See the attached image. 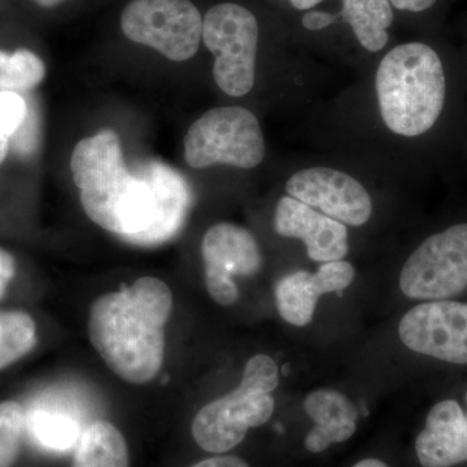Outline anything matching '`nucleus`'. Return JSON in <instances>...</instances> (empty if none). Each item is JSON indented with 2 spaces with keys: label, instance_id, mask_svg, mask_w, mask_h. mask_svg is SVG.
Here are the masks:
<instances>
[{
  "label": "nucleus",
  "instance_id": "f257e3e1",
  "mask_svg": "<svg viewBox=\"0 0 467 467\" xmlns=\"http://www.w3.org/2000/svg\"><path fill=\"white\" fill-rule=\"evenodd\" d=\"M70 171L86 216L129 244H164L186 223L192 196L182 177L160 162L129 168L110 129L76 144Z\"/></svg>",
  "mask_w": 467,
  "mask_h": 467
},
{
  "label": "nucleus",
  "instance_id": "f03ea898",
  "mask_svg": "<svg viewBox=\"0 0 467 467\" xmlns=\"http://www.w3.org/2000/svg\"><path fill=\"white\" fill-rule=\"evenodd\" d=\"M173 294L161 279L143 276L95 300L88 337L113 374L131 384L150 382L165 358V328Z\"/></svg>",
  "mask_w": 467,
  "mask_h": 467
},
{
  "label": "nucleus",
  "instance_id": "7ed1b4c3",
  "mask_svg": "<svg viewBox=\"0 0 467 467\" xmlns=\"http://www.w3.org/2000/svg\"><path fill=\"white\" fill-rule=\"evenodd\" d=\"M448 72L441 50L427 42L402 43L387 52L376 76L384 125L399 137L420 138L432 133L447 113Z\"/></svg>",
  "mask_w": 467,
  "mask_h": 467
},
{
  "label": "nucleus",
  "instance_id": "20e7f679",
  "mask_svg": "<svg viewBox=\"0 0 467 467\" xmlns=\"http://www.w3.org/2000/svg\"><path fill=\"white\" fill-rule=\"evenodd\" d=\"M279 384V368L270 356L248 359L242 382L234 391L209 402L192 420L196 444L209 453H226L238 447L250 429L265 425L275 413L272 396Z\"/></svg>",
  "mask_w": 467,
  "mask_h": 467
},
{
  "label": "nucleus",
  "instance_id": "39448f33",
  "mask_svg": "<svg viewBox=\"0 0 467 467\" xmlns=\"http://www.w3.org/2000/svg\"><path fill=\"white\" fill-rule=\"evenodd\" d=\"M265 152L259 119L238 106L207 110L184 137V160L192 169L223 164L248 171L259 167Z\"/></svg>",
  "mask_w": 467,
  "mask_h": 467
},
{
  "label": "nucleus",
  "instance_id": "423d86ee",
  "mask_svg": "<svg viewBox=\"0 0 467 467\" xmlns=\"http://www.w3.org/2000/svg\"><path fill=\"white\" fill-rule=\"evenodd\" d=\"M259 38L256 16L241 5L221 3L202 17V41L214 57V81L229 97H244L254 88Z\"/></svg>",
  "mask_w": 467,
  "mask_h": 467
},
{
  "label": "nucleus",
  "instance_id": "0eeeda50",
  "mask_svg": "<svg viewBox=\"0 0 467 467\" xmlns=\"http://www.w3.org/2000/svg\"><path fill=\"white\" fill-rule=\"evenodd\" d=\"M399 285L409 299L425 301L467 290V221L423 239L402 265Z\"/></svg>",
  "mask_w": 467,
  "mask_h": 467
},
{
  "label": "nucleus",
  "instance_id": "6e6552de",
  "mask_svg": "<svg viewBox=\"0 0 467 467\" xmlns=\"http://www.w3.org/2000/svg\"><path fill=\"white\" fill-rule=\"evenodd\" d=\"M121 30L169 60L186 61L201 46L202 17L190 0H131L122 11Z\"/></svg>",
  "mask_w": 467,
  "mask_h": 467
},
{
  "label": "nucleus",
  "instance_id": "1a4fd4ad",
  "mask_svg": "<svg viewBox=\"0 0 467 467\" xmlns=\"http://www.w3.org/2000/svg\"><path fill=\"white\" fill-rule=\"evenodd\" d=\"M407 348L453 365H467V303L434 300L418 304L399 324Z\"/></svg>",
  "mask_w": 467,
  "mask_h": 467
},
{
  "label": "nucleus",
  "instance_id": "9d476101",
  "mask_svg": "<svg viewBox=\"0 0 467 467\" xmlns=\"http://www.w3.org/2000/svg\"><path fill=\"white\" fill-rule=\"evenodd\" d=\"M202 256L209 295L223 306H233L239 299L233 276L254 275L263 266V254L254 234L230 223H217L205 233Z\"/></svg>",
  "mask_w": 467,
  "mask_h": 467
},
{
  "label": "nucleus",
  "instance_id": "9b49d317",
  "mask_svg": "<svg viewBox=\"0 0 467 467\" xmlns=\"http://www.w3.org/2000/svg\"><path fill=\"white\" fill-rule=\"evenodd\" d=\"M285 192L344 225L364 226L373 214V201L364 184L337 169H301L288 178Z\"/></svg>",
  "mask_w": 467,
  "mask_h": 467
},
{
  "label": "nucleus",
  "instance_id": "f8f14e48",
  "mask_svg": "<svg viewBox=\"0 0 467 467\" xmlns=\"http://www.w3.org/2000/svg\"><path fill=\"white\" fill-rule=\"evenodd\" d=\"M275 230L285 238L303 241L309 259L317 263L343 260L349 252L348 229L344 223L292 196L279 199Z\"/></svg>",
  "mask_w": 467,
  "mask_h": 467
},
{
  "label": "nucleus",
  "instance_id": "ddd939ff",
  "mask_svg": "<svg viewBox=\"0 0 467 467\" xmlns=\"http://www.w3.org/2000/svg\"><path fill=\"white\" fill-rule=\"evenodd\" d=\"M355 276V267L344 260L324 263L316 273H290L275 285L276 309L287 324L304 327L315 317L319 297L346 290Z\"/></svg>",
  "mask_w": 467,
  "mask_h": 467
},
{
  "label": "nucleus",
  "instance_id": "4468645a",
  "mask_svg": "<svg viewBox=\"0 0 467 467\" xmlns=\"http://www.w3.org/2000/svg\"><path fill=\"white\" fill-rule=\"evenodd\" d=\"M422 467H454L467 462V420L456 400L436 402L416 439Z\"/></svg>",
  "mask_w": 467,
  "mask_h": 467
},
{
  "label": "nucleus",
  "instance_id": "2eb2a0df",
  "mask_svg": "<svg viewBox=\"0 0 467 467\" xmlns=\"http://www.w3.org/2000/svg\"><path fill=\"white\" fill-rule=\"evenodd\" d=\"M304 410L315 426L306 435V451L322 453L331 445L349 441L358 429V409L344 393L330 389L310 392L303 402Z\"/></svg>",
  "mask_w": 467,
  "mask_h": 467
},
{
  "label": "nucleus",
  "instance_id": "dca6fc26",
  "mask_svg": "<svg viewBox=\"0 0 467 467\" xmlns=\"http://www.w3.org/2000/svg\"><path fill=\"white\" fill-rule=\"evenodd\" d=\"M337 20L352 27L356 39L365 50L378 52L389 43L393 7L389 0H342Z\"/></svg>",
  "mask_w": 467,
  "mask_h": 467
},
{
  "label": "nucleus",
  "instance_id": "f3484780",
  "mask_svg": "<svg viewBox=\"0 0 467 467\" xmlns=\"http://www.w3.org/2000/svg\"><path fill=\"white\" fill-rule=\"evenodd\" d=\"M72 467H130L124 435L107 420H95L82 431Z\"/></svg>",
  "mask_w": 467,
  "mask_h": 467
},
{
  "label": "nucleus",
  "instance_id": "a211bd4d",
  "mask_svg": "<svg viewBox=\"0 0 467 467\" xmlns=\"http://www.w3.org/2000/svg\"><path fill=\"white\" fill-rule=\"evenodd\" d=\"M26 425L29 427L34 441L41 447L57 451L76 447L84 431L78 418L66 408L57 405H36L26 416Z\"/></svg>",
  "mask_w": 467,
  "mask_h": 467
},
{
  "label": "nucleus",
  "instance_id": "6ab92c4d",
  "mask_svg": "<svg viewBox=\"0 0 467 467\" xmlns=\"http://www.w3.org/2000/svg\"><path fill=\"white\" fill-rule=\"evenodd\" d=\"M36 344V322L27 313L0 310V370L26 358Z\"/></svg>",
  "mask_w": 467,
  "mask_h": 467
},
{
  "label": "nucleus",
  "instance_id": "aec40b11",
  "mask_svg": "<svg viewBox=\"0 0 467 467\" xmlns=\"http://www.w3.org/2000/svg\"><path fill=\"white\" fill-rule=\"evenodd\" d=\"M45 76V63L34 52L24 48L14 54L0 51V91L32 90Z\"/></svg>",
  "mask_w": 467,
  "mask_h": 467
},
{
  "label": "nucleus",
  "instance_id": "412c9836",
  "mask_svg": "<svg viewBox=\"0 0 467 467\" xmlns=\"http://www.w3.org/2000/svg\"><path fill=\"white\" fill-rule=\"evenodd\" d=\"M26 426V413L18 402H0V467L16 462Z\"/></svg>",
  "mask_w": 467,
  "mask_h": 467
},
{
  "label": "nucleus",
  "instance_id": "4be33fe9",
  "mask_svg": "<svg viewBox=\"0 0 467 467\" xmlns=\"http://www.w3.org/2000/svg\"><path fill=\"white\" fill-rule=\"evenodd\" d=\"M29 104L18 92L0 91V164L7 158L9 142L26 121Z\"/></svg>",
  "mask_w": 467,
  "mask_h": 467
},
{
  "label": "nucleus",
  "instance_id": "5701e85b",
  "mask_svg": "<svg viewBox=\"0 0 467 467\" xmlns=\"http://www.w3.org/2000/svg\"><path fill=\"white\" fill-rule=\"evenodd\" d=\"M36 133H38V119H36V109L29 106L26 121L12 138L15 150L23 156L32 155L36 147Z\"/></svg>",
  "mask_w": 467,
  "mask_h": 467
},
{
  "label": "nucleus",
  "instance_id": "b1692460",
  "mask_svg": "<svg viewBox=\"0 0 467 467\" xmlns=\"http://www.w3.org/2000/svg\"><path fill=\"white\" fill-rule=\"evenodd\" d=\"M301 24L306 27V30H312V32H317V30H324L326 27L337 24V14H331V12L326 11H316V9H310L301 17Z\"/></svg>",
  "mask_w": 467,
  "mask_h": 467
},
{
  "label": "nucleus",
  "instance_id": "393cba45",
  "mask_svg": "<svg viewBox=\"0 0 467 467\" xmlns=\"http://www.w3.org/2000/svg\"><path fill=\"white\" fill-rule=\"evenodd\" d=\"M389 2L398 11L422 15L438 8L441 0H389Z\"/></svg>",
  "mask_w": 467,
  "mask_h": 467
},
{
  "label": "nucleus",
  "instance_id": "a878e982",
  "mask_svg": "<svg viewBox=\"0 0 467 467\" xmlns=\"http://www.w3.org/2000/svg\"><path fill=\"white\" fill-rule=\"evenodd\" d=\"M15 275H16V261L9 252L0 248V299L5 296Z\"/></svg>",
  "mask_w": 467,
  "mask_h": 467
},
{
  "label": "nucleus",
  "instance_id": "bb28decb",
  "mask_svg": "<svg viewBox=\"0 0 467 467\" xmlns=\"http://www.w3.org/2000/svg\"><path fill=\"white\" fill-rule=\"evenodd\" d=\"M192 467H250V465L236 456H217L202 460Z\"/></svg>",
  "mask_w": 467,
  "mask_h": 467
},
{
  "label": "nucleus",
  "instance_id": "cd10ccee",
  "mask_svg": "<svg viewBox=\"0 0 467 467\" xmlns=\"http://www.w3.org/2000/svg\"><path fill=\"white\" fill-rule=\"evenodd\" d=\"M287 2L297 11H310L321 5L324 0H287Z\"/></svg>",
  "mask_w": 467,
  "mask_h": 467
},
{
  "label": "nucleus",
  "instance_id": "c85d7f7f",
  "mask_svg": "<svg viewBox=\"0 0 467 467\" xmlns=\"http://www.w3.org/2000/svg\"><path fill=\"white\" fill-rule=\"evenodd\" d=\"M352 467H389L386 462H383L382 460L378 459H364L358 461V463H355Z\"/></svg>",
  "mask_w": 467,
  "mask_h": 467
},
{
  "label": "nucleus",
  "instance_id": "c756f323",
  "mask_svg": "<svg viewBox=\"0 0 467 467\" xmlns=\"http://www.w3.org/2000/svg\"><path fill=\"white\" fill-rule=\"evenodd\" d=\"M36 5H41L43 8H54L57 5H61V3L66 2V0H34Z\"/></svg>",
  "mask_w": 467,
  "mask_h": 467
},
{
  "label": "nucleus",
  "instance_id": "7c9ffc66",
  "mask_svg": "<svg viewBox=\"0 0 467 467\" xmlns=\"http://www.w3.org/2000/svg\"><path fill=\"white\" fill-rule=\"evenodd\" d=\"M466 402H467V395H466ZM466 420H467V414H466Z\"/></svg>",
  "mask_w": 467,
  "mask_h": 467
}]
</instances>
